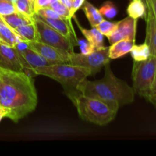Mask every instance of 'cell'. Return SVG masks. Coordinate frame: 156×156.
Instances as JSON below:
<instances>
[{"mask_svg":"<svg viewBox=\"0 0 156 156\" xmlns=\"http://www.w3.org/2000/svg\"><path fill=\"white\" fill-rule=\"evenodd\" d=\"M37 94L32 76L24 72L0 69V105L9 111L8 118L17 123L34 111Z\"/></svg>","mask_w":156,"mask_h":156,"instance_id":"6da1fadb","label":"cell"},{"mask_svg":"<svg viewBox=\"0 0 156 156\" xmlns=\"http://www.w3.org/2000/svg\"><path fill=\"white\" fill-rule=\"evenodd\" d=\"M77 90L84 95L106 101L117 111L121 106L133 103L135 94L133 88L114 76L109 63L105 66L103 79L96 81L85 79L79 84Z\"/></svg>","mask_w":156,"mask_h":156,"instance_id":"7a4b0ae2","label":"cell"},{"mask_svg":"<svg viewBox=\"0 0 156 156\" xmlns=\"http://www.w3.org/2000/svg\"><path fill=\"white\" fill-rule=\"evenodd\" d=\"M30 71L34 76L41 75L57 81L63 86L67 96L78 92L79 84L87 79L88 76H91L90 69L72 65L68 62L37 67Z\"/></svg>","mask_w":156,"mask_h":156,"instance_id":"3957f363","label":"cell"},{"mask_svg":"<svg viewBox=\"0 0 156 156\" xmlns=\"http://www.w3.org/2000/svg\"><path fill=\"white\" fill-rule=\"evenodd\" d=\"M68 97L76 107L79 117L85 121L105 126L112 121L117 115V110L98 98L84 95L79 91Z\"/></svg>","mask_w":156,"mask_h":156,"instance_id":"277c9868","label":"cell"},{"mask_svg":"<svg viewBox=\"0 0 156 156\" xmlns=\"http://www.w3.org/2000/svg\"><path fill=\"white\" fill-rule=\"evenodd\" d=\"M156 73V56L143 61H134L132 71L134 92L147 100Z\"/></svg>","mask_w":156,"mask_h":156,"instance_id":"5b68a950","label":"cell"},{"mask_svg":"<svg viewBox=\"0 0 156 156\" xmlns=\"http://www.w3.org/2000/svg\"><path fill=\"white\" fill-rule=\"evenodd\" d=\"M34 18L38 33V41L60 49L69 53L74 52L75 44L69 38L66 37L50 25L46 24L36 15H34Z\"/></svg>","mask_w":156,"mask_h":156,"instance_id":"8992f818","label":"cell"},{"mask_svg":"<svg viewBox=\"0 0 156 156\" xmlns=\"http://www.w3.org/2000/svg\"><path fill=\"white\" fill-rule=\"evenodd\" d=\"M110 62L109 47H102L88 54L72 53L68 63L79 66L87 67L91 69V75L98 73L103 66Z\"/></svg>","mask_w":156,"mask_h":156,"instance_id":"52a82bcc","label":"cell"},{"mask_svg":"<svg viewBox=\"0 0 156 156\" xmlns=\"http://www.w3.org/2000/svg\"><path fill=\"white\" fill-rule=\"evenodd\" d=\"M26 44H27L29 48L34 50L46 59L53 61L56 63H64L68 62L69 60L71 53L60 49L56 48L38 41H27Z\"/></svg>","mask_w":156,"mask_h":156,"instance_id":"ba28073f","label":"cell"},{"mask_svg":"<svg viewBox=\"0 0 156 156\" xmlns=\"http://www.w3.org/2000/svg\"><path fill=\"white\" fill-rule=\"evenodd\" d=\"M0 69L14 72H24L20 53L16 47L0 42Z\"/></svg>","mask_w":156,"mask_h":156,"instance_id":"9c48e42d","label":"cell"},{"mask_svg":"<svg viewBox=\"0 0 156 156\" xmlns=\"http://www.w3.org/2000/svg\"><path fill=\"white\" fill-rule=\"evenodd\" d=\"M137 19L128 16L118 21L117 29L114 33L108 37L110 44H113L117 41L128 40V41H136V34Z\"/></svg>","mask_w":156,"mask_h":156,"instance_id":"30bf717a","label":"cell"},{"mask_svg":"<svg viewBox=\"0 0 156 156\" xmlns=\"http://www.w3.org/2000/svg\"><path fill=\"white\" fill-rule=\"evenodd\" d=\"M38 18L53 27L58 32L62 34V35L66 36V37L69 38L73 43L75 46L78 45V38L76 37V32L73 29L72 21L69 20L65 19V18H48L40 17L37 15Z\"/></svg>","mask_w":156,"mask_h":156,"instance_id":"8fae6325","label":"cell"},{"mask_svg":"<svg viewBox=\"0 0 156 156\" xmlns=\"http://www.w3.org/2000/svg\"><path fill=\"white\" fill-rule=\"evenodd\" d=\"M146 36L145 43L150 49L151 55L156 56V18L150 6L146 8Z\"/></svg>","mask_w":156,"mask_h":156,"instance_id":"7c38bea8","label":"cell"},{"mask_svg":"<svg viewBox=\"0 0 156 156\" xmlns=\"http://www.w3.org/2000/svg\"><path fill=\"white\" fill-rule=\"evenodd\" d=\"M20 41H23L0 16V42L8 44L11 47H15Z\"/></svg>","mask_w":156,"mask_h":156,"instance_id":"4fadbf2b","label":"cell"},{"mask_svg":"<svg viewBox=\"0 0 156 156\" xmlns=\"http://www.w3.org/2000/svg\"><path fill=\"white\" fill-rule=\"evenodd\" d=\"M75 21L76 22V24L79 27V30L84 35L85 39L88 41H89L91 44L94 45L95 48H100V47H104V35L96 28L95 27H92L91 29H86L84 28L80 24L79 21L77 20L76 17L73 16Z\"/></svg>","mask_w":156,"mask_h":156,"instance_id":"5bb4252c","label":"cell"},{"mask_svg":"<svg viewBox=\"0 0 156 156\" xmlns=\"http://www.w3.org/2000/svg\"><path fill=\"white\" fill-rule=\"evenodd\" d=\"M134 44L135 41H128V40H123L111 44V47H109L110 59H117L130 53Z\"/></svg>","mask_w":156,"mask_h":156,"instance_id":"9a60e30c","label":"cell"},{"mask_svg":"<svg viewBox=\"0 0 156 156\" xmlns=\"http://www.w3.org/2000/svg\"><path fill=\"white\" fill-rule=\"evenodd\" d=\"M1 17L13 30L20 27V26L25 25V24H31V23L34 22V17L27 16V15L21 13L18 11L11 14V15Z\"/></svg>","mask_w":156,"mask_h":156,"instance_id":"2e32d148","label":"cell"},{"mask_svg":"<svg viewBox=\"0 0 156 156\" xmlns=\"http://www.w3.org/2000/svg\"><path fill=\"white\" fill-rule=\"evenodd\" d=\"M14 31L24 42L38 41V33L35 21L31 24L20 26L15 28Z\"/></svg>","mask_w":156,"mask_h":156,"instance_id":"e0dca14e","label":"cell"},{"mask_svg":"<svg viewBox=\"0 0 156 156\" xmlns=\"http://www.w3.org/2000/svg\"><path fill=\"white\" fill-rule=\"evenodd\" d=\"M83 5L84 6L82 9L85 12L87 19L88 20L91 27H95L101 21H103L104 17L100 13L99 9H98L92 4L87 1H85Z\"/></svg>","mask_w":156,"mask_h":156,"instance_id":"ac0fdd59","label":"cell"},{"mask_svg":"<svg viewBox=\"0 0 156 156\" xmlns=\"http://www.w3.org/2000/svg\"><path fill=\"white\" fill-rule=\"evenodd\" d=\"M128 15L134 19L139 18H146V7L142 0H133L128 5L126 9Z\"/></svg>","mask_w":156,"mask_h":156,"instance_id":"d6986e66","label":"cell"},{"mask_svg":"<svg viewBox=\"0 0 156 156\" xmlns=\"http://www.w3.org/2000/svg\"><path fill=\"white\" fill-rule=\"evenodd\" d=\"M130 53L134 61L146 60L151 56L150 49L146 43L140 44V45L134 44L132 50H131Z\"/></svg>","mask_w":156,"mask_h":156,"instance_id":"ffe728a7","label":"cell"},{"mask_svg":"<svg viewBox=\"0 0 156 156\" xmlns=\"http://www.w3.org/2000/svg\"><path fill=\"white\" fill-rule=\"evenodd\" d=\"M15 5L18 12L24 14L27 16H34L35 12L34 10V4L29 0H17Z\"/></svg>","mask_w":156,"mask_h":156,"instance_id":"44dd1931","label":"cell"},{"mask_svg":"<svg viewBox=\"0 0 156 156\" xmlns=\"http://www.w3.org/2000/svg\"><path fill=\"white\" fill-rule=\"evenodd\" d=\"M117 24H118V21L117 22H111V21H108L104 19L98 24H97L95 27L104 36H106L108 37L110 35L112 34L114 30L117 29Z\"/></svg>","mask_w":156,"mask_h":156,"instance_id":"7402d4cb","label":"cell"},{"mask_svg":"<svg viewBox=\"0 0 156 156\" xmlns=\"http://www.w3.org/2000/svg\"><path fill=\"white\" fill-rule=\"evenodd\" d=\"M99 12L103 16L106 17L108 18H113L117 15V7L111 1H107L101 6L99 9Z\"/></svg>","mask_w":156,"mask_h":156,"instance_id":"603a6c76","label":"cell"},{"mask_svg":"<svg viewBox=\"0 0 156 156\" xmlns=\"http://www.w3.org/2000/svg\"><path fill=\"white\" fill-rule=\"evenodd\" d=\"M50 8H51L52 9L55 11L56 13L59 14L62 18H65V19L69 20L71 21L72 18L70 16V10L66 7V6L64 5L62 3H61L59 1L56 2L54 3H52L49 6Z\"/></svg>","mask_w":156,"mask_h":156,"instance_id":"cb8c5ba5","label":"cell"},{"mask_svg":"<svg viewBox=\"0 0 156 156\" xmlns=\"http://www.w3.org/2000/svg\"><path fill=\"white\" fill-rule=\"evenodd\" d=\"M17 12L15 5L10 0H0V16H5Z\"/></svg>","mask_w":156,"mask_h":156,"instance_id":"d4e9b609","label":"cell"},{"mask_svg":"<svg viewBox=\"0 0 156 156\" xmlns=\"http://www.w3.org/2000/svg\"><path fill=\"white\" fill-rule=\"evenodd\" d=\"M35 15H38L40 17H44V18H62L58 13H56L53 9L51 8L47 7L44 9H39L35 12Z\"/></svg>","mask_w":156,"mask_h":156,"instance_id":"484cf974","label":"cell"},{"mask_svg":"<svg viewBox=\"0 0 156 156\" xmlns=\"http://www.w3.org/2000/svg\"><path fill=\"white\" fill-rule=\"evenodd\" d=\"M78 45L80 47L81 53H83V54H88V53H92L95 50L94 45L86 39L78 40Z\"/></svg>","mask_w":156,"mask_h":156,"instance_id":"4316f807","label":"cell"},{"mask_svg":"<svg viewBox=\"0 0 156 156\" xmlns=\"http://www.w3.org/2000/svg\"><path fill=\"white\" fill-rule=\"evenodd\" d=\"M50 0H34V12L39 9H44L50 6Z\"/></svg>","mask_w":156,"mask_h":156,"instance_id":"83f0119b","label":"cell"},{"mask_svg":"<svg viewBox=\"0 0 156 156\" xmlns=\"http://www.w3.org/2000/svg\"><path fill=\"white\" fill-rule=\"evenodd\" d=\"M147 101H148L151 102L152 105H154L156 107V73L155 79H154L153 81V83H152V88H151L150 94H149Z\"/></svg>","mask_w":156,"mask_h":156,"instance_id":"f1b7e54d","label":"cell"},{"mask_svg":"<svg viewBox=\"0 0 156 156\" xmlns=\"http://www.w3.org/2000/svg\"><path fill=\"white\" fill-rule=\"evenodd\" d=\"M85 0H73V5H72V9L70 10V16L73 18L75 15V13L83 5Z\"/></svg>","mask_w":156,"mask_h":156,"instance_id":"f546056e","label":"cell"},{"mask_svg":"<svg viewBox=\"0 0 156 156\" xmlns=\"http://www.w3.org/2000/svg\"><path fill=\"white\" fill-rule=\"evenodd\" d=\"M150 6L151 9H152V12H153L154 15H155V17L156 18V0H150L149 2V4L146 6V8Z\"/></svg>","mask_w":156,"mask_h":156,"instance_id":"4dcf8cb0","label":"cell"},{"mask_svg":"<svg viewBox=\"0 0 156 156\" xmlns=\"http://www.w3.org/2000/svg\"><path fill=\"white\" fill-rule=\"evenodd\" d=\"M59 2L62 3L65 6H66L69 10H71L72 5H73V1L72 0H59Z\"/></svg>","mask_w":156,"mask_h":156,"instance_id":"1f68e13d","label":"cell"},{"mask_svg":"<svg viewBox=\"0 0 156 156\" xmlns=\"http://www.w3.org/2000/svg\"><path fill=\"white\" fill-rule=\"evenodd\" d=\"M9 111L8 109H6V108H3V107H2L1 105H0V114H4L5 117H7V115L9 114Z\"/></svg>","mask_w":156,"mask_h":156,"instance_id":"d6a6232c","label":"cell"},{"mask_svg":"<svg viewBox=\"0 0 156 156\" xmlns=\"http://www.w3.org/2000/svg\"><path fill=\"white\" fill-rule=\"evenodd\" d=\"M142 1H143V2L144 3L145 5H146V6L149 4V2H150V0H142Z\"/></svg>","mask_w":156,"mask_h":156,"instance_id":"836d02e7","label":"cell"},{"mask_svg":"<svg viewBox=\"0 0 156 156\" xmlns=\"http://www.w3.org/2000/svg\"><path fill=\"white\" fill-rule=\"evenodd\" d=\"M3 117H5V115L4 114H0V122H1V120H2V118Z\"/></svg>","mask_w":156,"mask_h":156,"instance_id":"e575fe53","label":"cell"},{"mask_svg":"<svg viewBox=\"0 0 156 156\" xmlns=\"http://www.w3.org/2000/svg\"><path fill=\"white\" fill-rule=\"evenodd\" d=\"M10 1H11V2H13L14 4H15V2H16L17 0H10Z\"/></svg>","mask_w":156,"mask_h":156,"instance_id":"d590c367","label":"cell"},{"mask_svg":"<svg viewBox=\"0 0 156 156\" xmlns=\"http://www.w3.org/2000/svg\"><path fill=\"white\" fill-rule=\"evenodd\" d=\"M29 1H30V2H32L34 4V0H29Z\"/></svg>","mask_w":156,"mask_h":156,"instance_id":"8d00e7d4","label":"cell"},{"mask_svg":"<svg viewBox=\"0 0 156 156\" xmlns=\"http://www.w3.org/2000/svg\"><path fill=\"white\" fill-rule=\"evenodd\" d=\"M72 1H73V0H72Z\"/></svg>","mask_w":156,"mask_h":156,"instance_id":"74e56055","label":"cell"}]
</instances>
